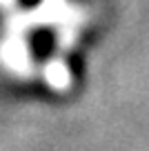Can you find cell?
<instances>
[{
	"instance_id": "6da1fadb",
	"label": "cell",
	"mask_w": 149,
	"mask_h": 151,
	"mask_svg": "<svg viewBox=\"0 0 149 151\" xmlns=\"http://www.w3.org/2000/svg\"><path fill=\"white\" fill-rule=\"evenodd\" d=\"M47 73H49V76H47V78H49V82H51L54 87H58V89H62V87L69 85V73H67L65 67L58 65V62L49 67V69H47Z\"/></svg>"
},
{
	"instance_id": "7a4b0ae2",
	"label": "cell",
	"mask_w": 149,
	"mask_h": 151,
	"mask_svg": "<svg viewBox=\"0 0 149 151\" xmlns=\"http://www.w3.org/2000/svg\"><path fill=\"white\" fill-rule=\"evenodd\" d=\"M22 2H25V5H27V7H33V5H36V2H38V0H22Z\"/></svg>"
}]
</instances>
